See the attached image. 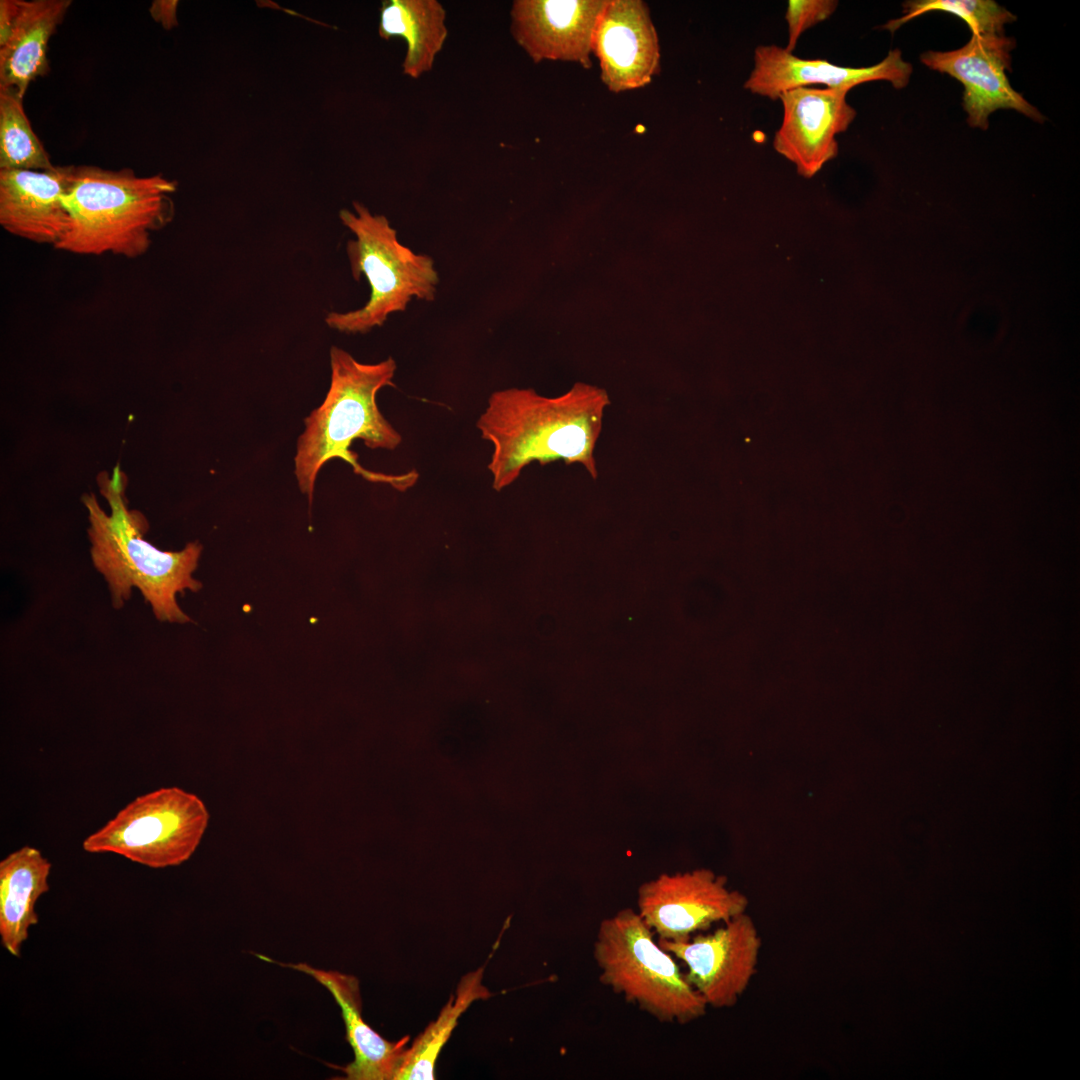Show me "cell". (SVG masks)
<instances>
[{
	"mask_svg": "<svg viewBox=\"0 0 1080 1080\" xmlns=\"http://www.w3.org/2000/svg\"><path fill=\"white\" fill-rule=\"evenodd\" d=\"M1014 47V39L1005 35L972 34L961 48L927 51L920 60L930 69L962 83L963 108L970 126L986 130L990 114L999 109L1016 110L1041 123L1044 116L1011 87L1005 74L1006 70L1011 71Z\"/></svg>",
	"mask_w": 1080,
	"mask_h": 1080,
	"instance_id": "10",
	"label": "cell"
},
{
	"mask_svg": "<svg viewBox=\"0 0 1080 1080\" xmlns=\"http://www.w3.org/2000/svg\"><path fill=\"white\" fill-rule=\"evenodd\" d=\"M849 91L837 88L798 87L782 92L783 119L773 147L810 178L838 155L836 135L845 132L856 117L846 101Z\"/></svg>",
	"mask_w": 1080,
	"mask_h": 1080,
	"instance_id": "11",
	"label": "cell"
},
{
	"mask_svg": "<svg viewBox=\"0 0 1080 1080\" xmlns=\"http://www.w3.org/2000/svg\"><path fill=\"white\" fill-rule=\"evenodd\" d=\"M177 4V1L155 0L149 8L150 15L154 21L160 23L165 29H171L177 24Z\"/></svg>",
	"mask_w": 1080,
	"mask_h": 1080,
	"instance_id": "24",
	"label": "cell"
},
{
	"mask_svg": "<svg viewBox=\"0 0 1080 1080\" xmlns=\"http://www.w3.org/2000/svg\"><path fill=\"white\" fill-rule=\"evenodd\" d=\"M204 802L179 787H163L138 796L82 847L89 853H114L150 867L187 861L199 846L209 822Z\"/></svg>",
	"mask_w": 1080,
	"mask_h": 1080,
	"instance_id": "7",
	"label": "cell"
},
{
	"mask_svg": "<svg viewBox=\"0 0 1080 1080\" xmlns=\"http://www.w3.org/2000/svg\"><path fill=\"white\" fill-rule=\"evenodd\" d=\"M836 0H791L785 19L788 25V44L785 48L793 53L801 34L812 26L827 20L836 10Z\"/></svg>",
	"mask_w": 1080,
	"mask_h": 1080,
	"instance_id": "23",
	"label": "cell"
},
{
	"mask_svg": "<svg viewBox=\"0 0 1080 1080\" xmlns=\"http://www.w3.org/2000/svg\"><path fill=\"white\" fill-rule=\"evenodd\" d=\"M607 0H515L510 31L536 63L577 62L590 68L594 30Z\"/></svg>",
	"mask_w": 1080,
	"mask_h": 1080,
	"instance_id": "13",
	"label": "cell"
},
{
	"mask_svg": "<svg viewBox=\"0 0 1080 1080\" xmlns=\"http://www.w3.org/2000/svg\"><path fill=\"white\" fill-rule=\"evenodd\" d=\"M658 944L687 968L686 979L707 1006H734L757 972L762 945L753 919L741 913L711 933Z\"/></svg>",
	"mask_w": 1080,
	"mask_h": 1080,
	"instance_id": "9",
	"label": "cell"
},
{
	"mask_svg": "<svg viewBox=\"0 0 1080 1080\" xmlns=\"http://www.w3.org/2000/svg\"><path fill=\"white\" fill-rule=\"evenodd\" d=\"M18 0L0 1V47L9 39L18 13Z\"/></svg>",
	"mask_w": 1080,
	"mask_h": 1080,
	"instance_id": "25",
	"label": "cell"
},
{
	"mask_svg": "<svg viewBox=\"0 0 1080 1080\" xmlns=\"http://www.w3.org/2000/svg\"><path fill=\"white\" fill-rule=\"evenodd\" d=\"M71 3L70 0H18L12 33L0 47V89H14L23 98L30 83L48 72V42Z\"/></svg>",
	"mask_w": 1080,
	"mask_h": 1080,
	"instance_id": "17",
	"label": "cell"
},
{
	"mask_svg": "<svg viewBox=\"0 0 1080 1080\" xmlns=\"http://www.w3.org/2000/svg\"><path fill=\"white\" fill-rule=\"evenodd\" d=\"M96 481L110 513L101 507L94 493L84 494L82 502L88 512L92 563L108 584L114 608L123 607L132 588H137L159 621L190 622L177 604L176 595L187 589H201V582L192 573L198 566L202 545L190 542L180 551L156 548L144 538L149 529L147 518L128 507V480L120 466L116 465L111 474L100 472Z\"/></svg>",
	"mask_w": 1080,
	"mask_h": 1080,
	"instance_id": "2",
	"label": "cell"
},
{
	"mask_svg": "<svg viewBox=\"0 0 1080 1080\" xmlns=\"http://www.w3.org/2000/svg\"><path fill=\"white\" fill-rule=\"evenodd\" d=\"M74 165L48 171L0 169V224L9 233L54 247L67 234L71 217L64 196Z\"/></svg>",
	"mask_w": 1080,
	"mask_h": 1080,
	"instance_id": "15",
	"label": "cell"
},
{
	"mask_svg": "<svg viewBox=\"0 0 1080 1080\" xmlns=\"http://www.w3.org/2000/svg\"><path fill=\"white\" fill-rule=\"evenodd\" d=\"M933 11L962 19L972 34L1004 35V26L1016 16L992 0H910L903 4V16L888 21L883 28L894 33L903 24Z\"/></svg>",
	"mask_w": 1080,
	"mask_h": 1080,
	"instance_id": "22",
	"label": "cell"
},
{
	"mask_svg": "<svg viewBox=\"0 0 1080 1080\" xmlns=\"http://www.w3.org/2000/svg\"><path fill=\"white\" fill-rule=\"evenodd\" d=\"M638 913L659 940L686 941L746 912L748 899L710 869L663 873L638 889Z\"/></svg>",
	"mask_w": 1080,
	"mask_h": 1080,
	"instance_id": "8",
	"label": "cell"
},
{
	"mask_svg": "<svg viewBox=\"0 0 1080 1080\" xmlns=\"http://www.w3.org/2000/svg\"><path fill=\"white\" fill-rule=\"evenodd\" d=\"M483 974L484 966L467 973L461 979L455 994L450 997L436 1020L430 1022L407 1048L395 1080L434 1079L435 1062L460 1016L473 1002L492 996L482 984Z\"/></svg>",
	"mask_w": 1080,
	"mask_h": 1080,
	"instance_id": "20",
	"label": "cell"
},
{
	"mask_svg": "<svg viewBox=\"0 0 1080 1080\" xmlns=\"http://www.w3.org/2000/svg\"><path fill=\"white\" fill-rule=\"evenodd\" d=\"M600 78L614 93L649 84L660 67V48L647 4L607 0L593 35Z\"/></svg>",
	"mask_w": 1080,
	"mask_h": 1080,
	"instance_id": "12",
	"label": "cell"
},
{
	"mask_svg": "<svg viewBox=\"0 0 1080 1080\" xmlns=\"http://www.w3.org/2000/svg\"><path fill=\"white\" fill-rule=\"evenodd\" d=\"M608 403L603 390L580 383L554 398L532 389L493 392L477 421L482 439L493 447V489L511 485L534 461L579 463L596 478L594 448Z\"/></svg>",
	"mask_w": 1080,
	"mask_h": 1080,
	"instance_id": "1",
	"label": "cell"
},
{
	"mask_svg": "<svg viewBox=\"0 0 1080 1080\" xmlns=\"http://www.w3.org/2000/svg\"><path fill=\"white\" fill-rule=\"evenodd\" d=\"M331 382L322 404L304 419L305 430L297 442L294 473L300 491L311 505L315 481L322 466L339 458L353 471L371 482L386 483L399 491L412 487L418 479L414 470L400 475L366 470L350 450L360 439L370 449L394 450L402 442L400 433L380 412L376 395L392 380L397 368L389 357L375 364L360 363L345 350L330 349Z\"/></svg>",
	"mask_w": 1080,
	"mask_h": 1080,
	"instance_id": "3",
	"label": "cell"
},
{
	"mask_svg": "<svg viewBox=\"0 0 1080 1080\" xmlns=\"http://www.w3.org/2000/svg\"><path fill=\"white\" fill-rule=\"evenodd\" d=\"M355 213L340 211L342 223L356 239L347 242L352 276L362 275L370 285V297L360 309L330 312L326 324L343 333H367L382 326L388 316L404 311L413 298L432 301L439 282L433 259L401 244L396 230L383 215H373L354 202Z\"/></svg>",
	"mask_w": 1080,
	"mask_h": 1080,
	"instance_id": "6",
	"label": "cell"
},
{
	"mask_svg": "<svg viewBox=\"0 0 1080 1080\" xmlns=\"http://www.w3.org/2000/svg\"><path fill=\"white\" fill-rule=\"evenodd\" d=\"M654 937L632 908L603 919L593 944L599 981L659 1022L687 1024L701 1018L706 1002Z\"/></svg>",
	"mask_w": 1080,
	"mask_h": 1080,
	"instance_id": "5",
	"label": "cell"
},
{
	"mask_svg": "<svg viewBox=\"0 0 1080 1080\" xmlns=\"http://www.w3.org/2000/svg\"><path fill=\"white\" fill-rule=\"evenodd\" d=\"M14 89H0V169L48 171L55 168L34 133Z\"/></svg>",
	"mask_w": 1080,
	"mask_h": 1080,
	"instance_id": "21",
	"label": "cell"
},
{
	"mask_svg": "<svg viewBox=\"0 0 1080 1080\" xmlns=\"http://www.w3.org/2000/svg\"><path fill=\"white\" fill-rule=\"evenodd\" d=\"M912 65L899 49L891 50L879 63L868 67H843L823 59H803L776 45H760L754 51V67L744 88L753 94L778 99L787 90L824 84L850 90L865 82L885 80L894 88L908 85Z\"/></svg>",
	"mask_w": 1080,
	"mask_h": 1080,
	"instance_id": "14",
	"label": "cell"
},
{
	"mask_svg": "<svg viewBox=\"0 0 1080 1080\" xmlns=\"http://www.w3.org/2000/svg\"><path fill=\"white\" fill-rule=\"evenodd\" d=\"M51 863L31 846H23L0 862V937L18 957L31 926L38 923L35 905L49 890Z\"/></svg>",
	"mask_w": 1080,
	"mask_h": 1080,
	"instance_id": "18",
	"label": "cell"
},
{
	"mask_svg": "<svg viewBox=\"0 0 1080 1080\" xmlns=\"http://www.w3.org/2000/svg\"><path fill=\"white\" fill-rule=\"evenodd\" d=\"M176 183L162 174L140 177L132 169L76 166L64 196L70 228L56 249L75 254H144L151 233L172 216Z\"/></svg>",
	"mask_w": 1080,
	"mask_h": 1080,
	"instance_id": "4",
	"label": "cell"
},
{
	"mask_svg": "<svg viewBox=\"0 0 1080 1080\" xmlns=\"http://www.w3.org/2000/svg\"><path fill=\"white\" fill-rule=\"evenodd\" d=\"M446 11L436 0H389L380 10L379 35L400 37L407 50L404 74L419 78L433 68L435 58L447 39Z\"/></svg>",
	"mask_w": 1080,
	"mask_h": 1080,
	"instance_id": "19",
	"label": "cell"
},
{
	"mask_svg": "<svg viewBox=\"0 0 1080 1080\" xmlns=\"http://www.w3.org/2000/svg\"><path fill=\"white\" fill-rule=\"evenodd\" d=\"M311 976L325 987L341 1009L346 1039L354 1052V1060L346 1066L331 1065L344 1073L347 1080H395L404 1062L410 1037L391 1042L383 1038L362 1017L359 980L350 974L323 970L306 963H279Z\"/></svg>",
	"mask_w": 1080,
	"mask_h": 1080,
	"instance_id": "16",
	"label": "cell"
}]
</instances>
